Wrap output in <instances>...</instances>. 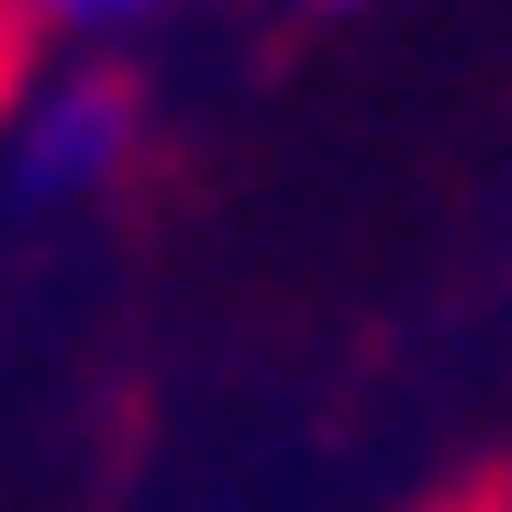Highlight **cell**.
Listing matches in <instances>:
<instances>
[{"instance_id":"6da1fadb","label":"cell","mask_w":512,"mask_h":512,"mask_svg":"<svg viewBox=\"0 0 512 512\" xmlns=\"http://www.w3.org/2000/svg\"><path fill=\"white\" fill-rule=\"evenodd\" d=\"M134 156H145V90L123 67H56L12 101V190L45 212L101 201Z\"/></svg>"},{"instance_id":"7a4b0ae2","label":"cell","mask_w":512,"mask_h":512,"mask_svg":"<svg viewBox=\"0 0 512 512\" xmlns=\"http://www.w3.org/2000/svg\"><path fill=\"white\" fill-rule=\"evenodd\" d=\"M156 12H179V0H23L34 45H112V34H134Z\"/></svg>"},{"instance_id":"3957f363","label":"cell","mask_w":512,"mask_h":512,"mask_svg":"<svg viewBox=\"0 0 512 512\" xmlns=\"http://www.w3.org/2000/svg\"><path fill=\"white\" fill-rule=\"evenodd\" d=\"M23 56H34V23H23V0H0V112L23 101Z\"/></svg>"},{"instance_id":"277c9868","label":"cell","mask_w":512,"mask_h":512,"mask_svg":"<svg viewBox=\"0 0 512 512\" xmlns=\"http://www.w3.org/2000/svg\"><path fill=\"white\" fill-rule=\"evenodd\" d=\"M312 12H368V0H312Z\"/></svg>"}]
</instances>
